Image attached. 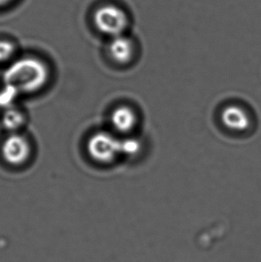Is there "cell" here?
<instances>
[{
    "label": "cell",
    "mask_w": 261,
    "mask_h": 262,
    "mask_svg": "<svg viewBox=\"0 0 261 262\" xmlns=\"http://www.w3.org/2000/svg\"><path fill=\"white\" fill-rule=\"evenodd\" d=\"M49 71L42 61L34 57H23L11 64L4 74L5 85L18 93H30L45 85Z\"/></svg>",
    "instance_id": "obj_1"
},
{
    "label": "cell",
    "mask_w": 261,
    "mask_h": 262,
    "mask_svg": "<svg viewBox=\"0 0 261 262\" xmlns=\"http://www.w3.org/2000/svg\"><path fill=\"white\" fill-rule=\"evenodd\" d=\"M94 24L99 32L110 37L123 35L129 20L126 13L116 5H104L94 14Z\"/></svg>",
    "instance_id": "obj_2"
},
{
    "label": "cell",
    "mask_w": 261,
    "mask_h": 262,
    "mask_svg": "<svg viewBox=\"0 0 261 262\" xmlns=\"http://www.w3.org/2000/svg\"><path fill=\"white\" fill-rule=\"evenodd\" d=\"M88 151L93 160L108 163L121 155V140L108 133L100 132L90 139Z\"/></svg>",
    "instance_id": "obj_3"
},
{
    "label": "cell",
    "mask_w": 261,
    "mask_h": 262,
    "mask_svg": "<svg viewBox=\"0 0 261 262\" xmlns=\"http://www.w3.org/2000/svg\"><path fill=\"white\" fill-rule=\"evenodd\" d=\"M31 153L28 141L21 135L8 136L2 146L4 159L12 165H21L25 162Z\"/></svg>",
    "instance_id": "obj_4"
},
{
    "label": "cell",
    "mask_w": 261,
    "mask_h": 262,
    "mask_svg": "<svg viewBox=\"0 0 261 262\" xmlns=\"http://www.w3.org/2000/svg\"><path fill=\"white\" fill-rule=\"evenodd\" d=\"M221 121L225 126L233 131L244 132L251 125L249 114L236 105H230L222 110Z\"/></svg>",
    "instance_id": "obj_5"
},
{
    "label": "cell",
    "mask_w": 261,
    "mask_h": 262,
    "mask_svg": "<svg viewBox=\"0 0 261 262\" xmlns=\"http://www.w3.org/2000/svg\"><path fill=\"white\" fill-rule=\"evenodd\" d=\"M110 56L118 64H127L134 55V45L126 36H117L112 38L108 46Z\"/></svg>",
    "instance_id": "obj_6"
},
{
    "label": "cell",
    "mask_w": 261,
    "mask_h": 262,
    "mask_svg": "<svg viewBox=\"0 0 261 262\" xmlns=\"http://www.w3.org/2000/svg\"><path fill=\"white\" fill-rule=\"evenodd\" d=\"M114 127L120 133L132 131L137 124V117L129 106H121L114 110L111 115Z\"/></svg>",
    "instance_id": "obj_7"
},
{
    "label": "cell",
    "mask_w": 261,
    "mask_h": 262,
    "mask_svg": "<svg viewBox=\"0 0 261 262\" xmlns=\"http://www.w3.org/2000/svg\"><path fill=\"white\" fill-rule=\"evenodd\" d=\"M24 123L25 116L19 110L12 106L6 110L2 117V124L6 129L9 131L17 130L18 128L21 127Z\"/></svg>",
    "instance_id": "obj_8"
},
{
    "label": "cell",
    "mask_w": 261,
    "mask_h": 262,
    "mask_svg": "<svg viewBox=\"0 0 261 262\" xmlns=\"http://www.w3.org/2000/svg\"><path fill=\"white\" fill-rule=\"evenodd\" d=\"M141 149V143L136 139L126 138L121 140V155L134 156Z\"/></svg>",
    "instance_id": "obj_9"
},
{
    "label": "cell",
    "mask_w": 261,
    "mask_h": 262,
    "mask_svg": "<svg viewBox=\"0 0 261 262\" xmlns=\"http://www.w3.org/2000/svg\"><path fill=\"white\" fill-rule=\"evenodd\" d=\"M18 94L19 93L14 89L5 85V88L0 92V106H3L6 110L11 107L12 103Z\"/></svg>",
    "instance_id": "obj_10"
},
{
    "label": "cell",
    "mask_w": 261,
    "mask_h": 262,
    "mask_svg": "<svg viewBox=\"0 0 261 262\" xmlns=\"http://www.w3.org/2000/svg\"><path fill=\"white\" fill-rule=\"evenodd\" d=\"M14 53V47L7 40H0V62L8 60Z\"/></svg>",
    "instance_id": "obj_11"
},
{
    "label": "cell",
    "mask_w": 261,
    "mask_h": 262,
    "mask_svg": "<svg viewBox=\"0 0 261 262\" xmlns=\"http://www.w3.org/2000/svg\"><path fill=\"white\" fill-rule=\"evenodd\" d=\"M12 1H14V0H0V7L7 6L8 4H10Z\"/></svg>",
    "instance_id": "obj_12"
}]
</instances>
